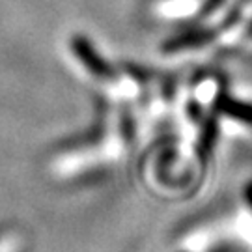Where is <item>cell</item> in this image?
<instances>
[{"instance_id": "6da1fadb", "label": "cell", "mask_w": 252, "mask_h": 252, "mask_svg": "<svg viewBox=\"0 0 252 252\" xmlns=\"http://www.w3.org/2000/svg\"><path fill=\"white\" fill-rule=\"evenodd\" d=\"M71 49H73V54L81 60V63L88 69V71L94 75V77H97V79H112L114 77V71H112V67L108 65L103 58H101L97 51L92 47V43H88L86 39L82 36H75L71 39Z\"/></svg>"}, {"instance_id": "7a4b0ae2", "label": "cell", "mask_w": 252, "mask_h": 252, "mask_svg": "<svg viewBox=\"0 0 252 252\" xmlns=\"http://www.w3.org/2000/svg\"><path fill=\"white\" fill-rule=\"evenodd\" d=\"M21 249V239L17 235H6L0 239V252H17Z\"/></svg>"}]
</instances>
